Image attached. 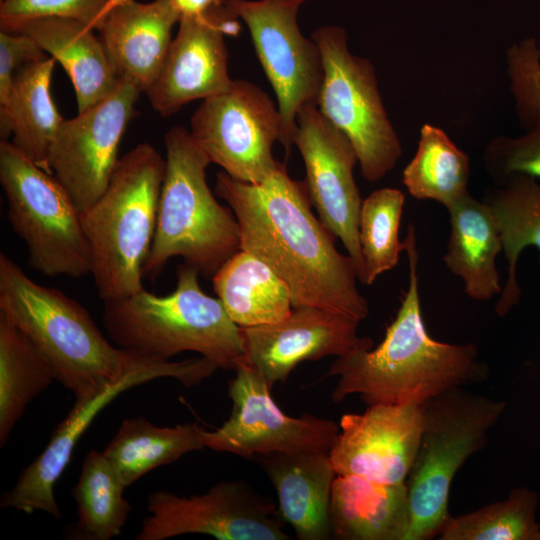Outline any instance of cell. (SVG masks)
I'll list each match as a JSON object with an SVG mask.
<instances>
[{"instance_id": "obj_1", "label": "cell", "mask_w": 540, "mask_h": 540, "mask_svg": "<svg viewBox=\"0 0 540 540\" xmlns=\"http://www.w3.org/2000/svg\"><path fill=\"white\" fill-rule=\"evenodd\" d=\"M215 194L237 219L241 249L263 261L288 286L292 306L317 307L358 321L369 304L357 288L351 257L311 210L305 181L290 178L284 164L260 183L216 176Z\"/></svg>"}, {"instance_id": "obj_2", "label": "cell", "mask_w": 540, "mask_h": 540, "mask_svg": "<svg viewBox=\"0 0 540 540\" xmlns=\"http://www.w3.org/2000/svg\"><path fill=\"white\" fill-rule=\"evenodd\" d=\"M409 282L384 339L372 349L337 357L328 375L336 376L331 400L358 394L367 405H422L449 390L488 379L489 366L473 343L437 341L427 332L419 296L416 231L409 225L403 240Z\"/></svg>"}, {"instance_id": "obj_3", "label": "cell", "mask_w": 540, "mask_h": 540, "mask_svg": "<svg viewBox=\"0 0 540 540\" xmlns=\"http://www.w3.org/2000/svg\"><path fill=\"white\" fill-rule=\"evenodd\" d=\"M0 313L30 339L75 402L89 400L133 371L165 361L112 344L78 301L35 282L4 253Z\"/></svg>"}, {"instance_id": "obj_4", "label": "cell", "mask_w": 540, "mask_h": 540, "mask_svg": "<svg viewBox=\"0 0 540 540\" xmlns=\"http://www.w3.org/2000/svg\"><path fill=\"white\" fill-rule=\"evenodd\" d=\"M198 275L183 263L177 268L176 288L167 295L143 288L104 301L103 324L112 343L158 360L196 352L219 369H234L245 356L241 329L220 299L202 291Z\"/></svg>"}, {"instance_id": "obj_5", "label": "cell", "mask_w": 540, "mask_h": 540, "mask_svg": "<svg viewBox=\"0 0 540 540\" xmlns=\"http://www.w3.org/2000/svg\"><path fill=\"white\" fill-rule=\"evenodd\" d=\"M166 168L160 192L152 246L143 275L156 279L171 258L181 257L205 278L241 250L237 219L210 190L206 153L183 126L164 138Z\"/></svg>"}, {"instance_id": "obj_6", "label": "cell", "mask_w": 540, "mask_h": 540, "mask_svg": "<svg viewBox=\"0 0 540 540\" xmlns=\"http://www.w3.org/2000/svg\"><path fill=\"white\" fill-rule=\"evenodd\" d=\"M165 168V158L152 145L138 144L119 158L105 191L81 212L90 274L103 301L144 288Z\"/></svg>"}, {"instance_id": "obj_7", "label": "cell", "mask_w": 540, "mask_h": 540, "mask_svg": "<svg viewBox=\"0 0 540 540\" xmlns=\"http://www.w3.org/2000/svg\"><path fill=\"white\" fill-rule=\"evenodd\" d=\"M421 406L418 451L406 479L410 525L405 540L439 536L449 517V493L458 470L482 450L506 402L459 387Z\"/></svg>"}, {"instance_id": "obj_8", "label": "cell", "mask_w": 540, "mask_h": 540, "mask_svg": "<svg viewBox=\"0 0 540 540\" xmlns=\"http://www.w3.org/2000/svg\"><path fill=\"white\" fill-rule=\"evenodd\" d=\"M0 184L9 223L25 243L32 268L49 277L90 274L81 212L53 174L8 140L0 142Z\"/></svg>"}, {"instance_id": "obj_9", "label": "cell", "mask_w": 540, "mask_h": 540, "mask_svg": "<svg viewBox=\"0 0 540 540\" xmlns=\"http://www.w3.org/2000/svg\"><path fill=\"white\" fill-rule=\"evenodd\" d=\"M321 51L324 79L319 111L352 143L362 177L384 178L403 154L400 138L384 106L374 65L354 55L344 28L327 25L311 34Z\"/></svg>"}, {"instance_id": "obj_10", "label": "cell", "mask_w": 540, "mask_h": 540, "mask_svg": "<svg viewBox=\"0 0 540 540\" xmlns=\"http://www.w3.org/2000/svg\"><path fill=\"white\" fill-rule=\"evenodd\" d=\"M190 123L193 140L211 163L237 180L260 183L281 164L272 153L281 140V114L254 83L234 80L228 91L202 100Z\"/></svg>"}, {"instance_id": "obj_11", "label": "cell", "mask_w": 540, "mask_h": 540, "mask_svg": "<svg viewBox=\"0 0 540 540\" xmlns=\"http://www.w3.org/2000/svg\"><path fill=\"white\" fill-rule=\"evenodd\" d=\"M248 27L260 64L277 98L282 118L280 143L287 154L293 145L296 118L307 104H316L324 66L317 43L297 23L301 5L292 0H225Z\"/></svg>"}, {"instance_id": "obj_12", "label": "cell", "mask_w": 540, "mask_h": 540, "mask_svg": "<svg viewBox=\"0 0 540 540\" xmlns=\"http://www.w3.org/2000/svg\"><path fill=\"white\" fill-rule=\"evenodd\" d=\"M137 540H165L205 534L219 540H287L284 521L272 500L242 480H224L200 495L159 490L147 499Z\"/></svg>"}, {"instance_id": "obj_13", "label": "cell", "mask_w": 540, "mask_h": 540, "mask_svg": "<svg viewBox=\"0 0 540 540\" xmlns=\"http://www.w3.org/2000/svg\"><path fill=\"white\" fill-rule=\"evenodd\" d=\"M229 380L232 400L230 417L213 431H202L205 448L252 459L271 453L330 451L339 424L303 414L292 417L274 402L264 378L256 369L239 361Z\"/></svg>"}, {"instance_id": "obj_14", "label": "cell", "mask_w": 540, "mask_h": 540, "mask_svg": "<svg viewBox=\"0 0 540 540\" xmlns=\"http://www.w3.org/2000/svg\"><path fill=\"white\" fill-rule=\"evenodd\" d=\"M217 366L200 357L182 361H160L133 371L87 401L75 402L59 423L42 451L19 475L14 486L5 492L0 507L27 514L41 511L55 519L62 514L54 488L70 462L74 448L96 416L123 392L159 378H172L186 387L196 386L213 376Z\"/></svg>"}, {"instance_id": "obj_15", "label": "cell", "mask_w": 540, "mask_h": 540, "mask_svg": "<svg viewBox=\"0 0 540 540\" xmlns=\"http://www.w3.org/2000/svg\"><path fill=\"white\" fill-rule=\"evenodd\" d=\"M140 94L135 85L121 79L108 97L61 124L50 149L49 167L80 212L109 184Z\"/></svg>"}, {"instance_id": "obj_16", "label": "cell", "mask_w": 540, "mask_h": 540, "mask_svg": "<svg viewBox=\"0 0 540 540\" xmlns=\"http://www.w3.org/2000/svg\"><path fill=\"white\" fill-rule=\"evenodd\" d=\"M293 145L305 164L311 203L322 223L341 240L361 282L359 215L363 200L353 175L358 164L356 151L348 137L323 116L316 104H307L299 110Z\"/></svg>"}, {"instance_id": "obj_17", "label": "cell", "mask_w": 540, "mask_h": 540, "mask_svg": "<svg viewBox=\"0 0 540 540\" xmlns=\"http://www.w3.org/2000/svg\"><path fill=\"white\" fill-rule=\"evenodd\" d=\"M238 19L225 2L205 16L180 18L163 66L145 92L157 113L169 117L194 100L232 87L224 37L238 34Z\"/></svg>"}, {"instance_id": "obj_18", "label": "cell", "mask_w": 540, "mask_h": 540, "mask_svg": "<svg viewBox=\"0 0 540 540\" xmlns=\"http://www.w3.org/2000/svg\"><path fill=\"white\" fill-rule=\"evenodd\" d=\"M359 324L356 319L329 310L293 307L280 322L240 327L245 350L242 361L256 369L272 388L286 381L303 361L372 349L373 340L358 335Z\"/></svg>"}, {"instance_id": "obj_19", "label": "cell", "mask_w": 540, "mask_h": 540, "mask_svg": "<svg viewBox=\"0 0 540 540\" xmlns=\"http://www.w3.org/2000/svg\"><path fill=\"white\" fill-rule=\"evenodd\" d=\"M419 405L375 404L343 414L329 456L336 474L375 482H406L422 431Z\"/></svg>"}, {"instance_id": "obj_20", "label": "cell", "mask_w": 540, "mask_h": 540, "mask_svg": "<svg viewBox=\"0 0 540 540\" xmlns=\"http://www.w3.org/2000/svg\"><path fill=\"white\" fill-rule=\"evenodd\" d=\"M179 20L172 0H126L117 5L99 37L118 78L145 93L163 66Z\"/></svg>"}, {"instance_id": "obj_21", "label": "cell", "mask_w": 540, "mask_h": 540, "mask_svg": "<svg viewBox=\"0 0 540 540\" xmlns=\"http://www.w3.org/2000/svg\"><path fill=\"white\" fill-rule=\"evenodd\" d=\"M278 496L281 518L300 540L332 538L329 509L336 471L329 451L271 453L253 457Z\"/></svg>"}, {"instance_id": "obj_22", "label": "cell", "mask_w": 540, "mask_h": 540, "mask_svg": "<svg viewBox=\"0 0 540 540\" xmlns=\"http://www.w3.org/2000/svg\"><path fill=\"white\" fill-rule=\"evenodd\" d=\"M329 519L334 539L405 540L410 525L406 482L384 484L337 474Z\"/></svg>"}, {"instance_id": "obj_23", "label": "cell", "mask_w": 540, "mask_h": 540, "mask_svg": "<svg viewBox=\"0 0 540 540\" xmlns=\"http://www.w3.org/2000/svg\"><path fill=\"white\" fill-rule=\"evenodd\" d=\"M17 32L31 37L69 75L78 112L108 97L121 79L103 43L90 26L69 18L45 17L25 23Z\"/></svg>"}, {"instance_id": "obj_24", "label": "cell", "mask_w": 540, "mask_h": 540, "mask_svg": "<svg viewBox=\"0 0 540 540\" xmlns=\"http://www.w3.org/2000/svg\"><path fill=\"white\" fill-rule=\"evenodd\" d=\"M450 235L443 262L458 276L465 294L483 302L502 291L496 258L503 251L500 233L489 207L467 194L447 208Z\"/></svg>"}, {"instance_id": "obj_25", "label": "cell", "mask_w": 540, "mask_h": 540, "mask_svg": "<svg viewBox=\"0 0 540 540\" xmlns=\"http://www.w3.org/2000/svg\"><path fill=\"white\" fill-rule=\"evenodd\" d=\"M54 64L55 59L47 57L23 65L0 107L1 140L12 135L11 142L48 173L50 149L64 121L50 93Z\"/></svg>"}, {"instance_id": "obj_26", "label": "cell", "mask_w": 540, "mask_h": 540, "mask_svg": "<svg viewBox=\"0 0 540 540\" xmlns=\"http://www.w3.org/2000/svg\"><path fill=\"white\" fill-rule=\"evenodd\" d=\"M482 201L496 221L508 265L507 278L495 305L496 315L504 317L521 300L516 270L522 251L532 246L540 252V183L532 176L513 174L488 187Z\"/></svg>"}, {"instance_id": "obj_27", "label": "cell", "mask_w": 540, "mask_h": 540, "mask_svg": "<svg viewBox=\"0 0 540 540\" xmlns=\"http://www.w3.org/2000/svg\"><path fill=\"white\" fill-rule=\"evenodd\" d=\"M214 292L239 327L274 324L288 317V286L263 261L239 250L213 275Z\"/></svg>"}, {"instance_id": "obj_28", "label": "cell", "mask_w": 540, "mask_h": 540, "mask_svg": "<svg viewBox=\"0 0 540 540\" xmlns=\"http://www.w3.org/2000/svg\"><path fill=\"white\" fill-rule=\"evenodd\" d=\"M196 423L157 426L142 416L125 419L102 451L129 487L155 468L205 448Z\"/></svg>"}, {"instance_id": "obj_29", "label": "cell", "mask_w": 540, "mask_h": 540, "mask_svg": "<svg viewBox=\"0 0 540 540\" xmlns=\"http://www.w3.org/2000/svg\"><path fill=\"white\" fill-rule=\"evenodd\" d=\"M55 381L30 339L0 313V444L5 445L28 405Z\"/></svg>"}, {"instance_id": "obj_30", "label": "cell", "mask_w": 540, "mask_h": 540, "mask_svg": "<svg viewBox=\"0 0 540 540\" xmlns=\"http://www.w3.org/2000/svg\"><path fill=\"white\" fill-rule=\"evenodd\" d=\"M469 156L435 125L420 128L416 152L402 172V184L416 200H433L446 209L469 194Z\"/></svg>"}, {"instance_id": "obj_31", "label": "cell", "mask_w": 540, "mask_h": 540, "mask_svg": "<svg viewBox=\"0 0 540 540\" xmlns=\"http://www.w3.org/2000/svg\"><path fill=\"white\" fill-rule=\"evenodd\" d=\"M126 488L103 452L89 451L72 490L77 522L70 538L110 540L120 535L132 509L124 497Z\"/></svg>"}, {"instance_id": "obj_32", "label": "cell", "mask_w": 540, "mask_h": 540, "mask_svg": "<svg viewBox=\"0 0 540 540\" xmlns=\"http://www.w3.org/2000/svg\"><path fill=\"white\" fill-rule=\"evenodd\" d=\"M539 495L527 487L512 489L505 499L450 516L440 540H540Z\"/></svg>"}, {"instance_id": "obj_33", "label": "cell", "mask_w": 540, "mask_h": 540, "mask_svg": "<svg viewBox=\"0 0 540 540\" xmlns=\"http://www.w3.org/2000/svg\"><path fill=\"white\" fill-rule=\"evenodd\" d=\"M404 203V193L389 187L373 191L362 201L359 215L362 284H373L378 276L398 264L404 251V242L399 239Z\"/></svg>"}, {"instance_id": "obj_34", "label": "cell", "mask_w": 540, "mask_h": 540, "mask_svg": "<svg viewBox=\"0 0 540 540\" xmlns=\"http://www.w3.org/2000/svg\"><path fill=\"white\" fill-rule=\"evenodd\" d=\"M126 0H1L0 30L17 32L25 23L45 17L80 21L99 31L110 12Z\"/></svg>"}, {"instance_id": "obj_35", "label": "cell", "mask_w": 540, "mask_h": 540, "mask_svg": "<svg viewBox=\"0 0 540 540\" xmlns=\"http://www.w3.org/2000/svg\"><path fill=\"white\" fill-rule=\"evenodd\" d=\"M506 72L516 118L525 130L540 119V46L535 37L507 48Z\"/></svg>"}, {"instance_id": "obj_36", "label": "cell", "mask_w": 540, "mask_h": 540, "mask_svg": "<svg viewBox=\"0 0 540 540\" xmlns=\"http://www.w3.org/2000/svg\"><path fill=\"white\" fill-rule=\"evenodd\" d=\"M483 166L494 184L513 174L540 179V119L520 136L497 135L483 152Z\"/></svg>"}, {"instance_id": "obj_37", "label": "cell", "mask_w": 540, "mask_h": 540, "mask_svg": "<svg viewBox=\"0 0 540 540\" xmlns=\"http://www.w3.org/2000/svg\"><path fill=\"white\" fill-rule=\"evenodd\" d=\"M47 57L28 35L0 30V107L7 102L16 72L27 63Z\"/></svg>"}, {"instance_id": "obj_38", "label": "cell", "mask_w": 540, "mask_h": 540, "mask_svg": "<svg viewBox=\"0 0 540 540\" xmlns=\"http://www.w3.org/2000/svg\"><path fill=\"white\" fill-rule=\"evenodd\" d=\"M225 0H172L182 16L199 17L211 13L224 5Z\"/></svg>"}, {"instance_id": "obj_39", "label": "cell", "mask_w": 540, "mask_h": 540, "mask_svg": "<svg viewBox=\"0 0 540 540\" xmlns=\"http://www.w3.org/2000/svg\"><path fill=\"white\" fill-rule=\"evenodd\" d=\"M292 1L299 4V5H302L304 2H306L308 0H292Z\"/></svg>"}]
</instances>
